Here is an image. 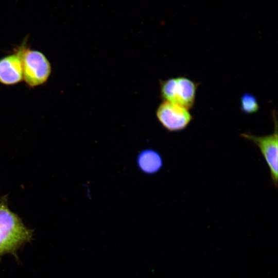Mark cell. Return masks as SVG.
<instances>
[{
    "label": "cell",
    "instance_id": "obj_3",
    "mask_svg": "<svg viewBox=\"0 0 278 278\" xmlns=\"http://www.w3.org/2000/svg\"><path fill=\"white\" fill-rule=\"evenodd\" d=\"M198 84L186 77L167 79L161 84L163 98L187 109L194 105Z\"/></svg>",
    "mask_w": 278,
    "mask_h": 278
},
{
    "label": "cell",
    "instance_id": "obj_8",
    "mask_svg": "<svg viewBox=\"0 0 278 278\" xmlns=\"http://www.w3.org/2000/svg\"><path fill=\"white\" fill-rule=\"evenodd\" d=\"M240 102L241 110L246 114L255 113L259 108L257 100L250 93L243 94L240 97Z\"/></svg>",
    "mask_w": 278,
    "mask_h": 278
},
{
    "label": "cell",
    "instance_id": "obj_1",
    "mask_svg": "<svg viewBox=\"0 0 278 278\" xmlns=\"http://www.w3.org/2000/svg\"><path fill=\"white\" fill-rule=\"evenodd\" d=\"M32 232L21 220L0 201V254L14 251L29 240Z\"/></svg>",
    "mask_w": 278,
    "mask_h": 278
},
{
    "label": "cell",
    "instance_id": "obj_4",
    "mask_svg": "<svg viewBox=\"0 0 278 278\" xmlns=\"http://www.w3.org/2000/svg\"><path fill=\"white\" fill-rule=\"evenodd\" d=\"M274 130L271 134L257 136L251 133H241L240 136L252 142L259 149L269 168L271 179L275 187L278 179V134L277 120L274 117Z\"/></svg>",
    "mask_w": 278,
    "mask_h": 278
},
{
    "label": "cell",
    "instance_id": "obj_7",
    "mask_svg": "<svg viewBox=\"0 0 278 278\" xmlns=\"http://www.w3.org/2000/svg\"><path fill=\"white\" fill-rule=\"evenodd\" d=\"M138 170L147 175H153L163 168L164 161L161 154L157 150L147 148L141 150L136 157Z\"/></svg>",
    "mask_w": 278,
    "mask_h": 278
},
{
    "label": "cell",
    "instance_id": "obj_6",
    "mask_svg": "<svg viewBox=\"0 0 278 278\" xmlns=\"http://www.w3.org/2000/svg\"><path fill=\"white\" fill-rule=\"evenodd\" d=\"M26 43L24 42L15 53L0 59V83L12 85L23 80V55Z\"/></svg>",
    "mask_w": 278,
    "mask_h": 278
},
{
    "label": "cell",
    "instance_id": "obj_2",
    "mask_svg": "<svg viewBox=\"0 0 278 278\" xmlns=\"http://www.w3.org/2000/svg\"><path fill=\"white\" fill-rule=\"evenodd\" d=\"M23 80L30 88L45 83L51 73V65L41 51L25 48L23 55Z\"/></svg>",
    "mask_w": 278,
    "mask_h": 278
},
{
    "label": "cell",
    "instance_id": "obj_5",
    "mask_svg": "<svg viewBox=\"0 0 278 278\" xmlns=\"http://www.w3.org/2000/svg\"><path fill=\"white\" fill-rule=\"evenodd\" d=\"M157 116L163 127L170 132L184 130L193 119L188 109L167 101L163 102L159 106Z\"/></svg>",
    "mask_w": 278,
    "mask_h": 278
}]
</instances>
